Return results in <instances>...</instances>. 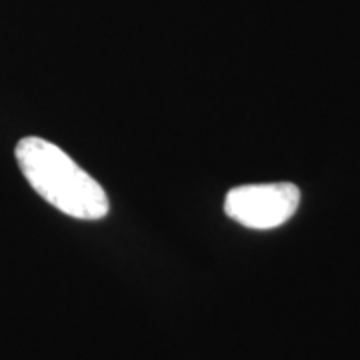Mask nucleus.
<instances>
[{
    "mask_svg": "<svg viewBox=\"0 0 360 360\" xmlns=\"http://www.w3.org/2000/svg\"><path fill=\"white\" fill-rule=\"evenodd\" d=\"M16 162L28 184L49 205L78 220H101L108 214V196L56 144L40 136H26L16 144Z\"/></svg>",
    "mask_w": 360,
    "mask_h": 360,
    "instance_id": "f257e3e1",
    "label": "nucleus"
},
{
    "mask_svg": "<svg viewBox=\"0 0 360 360\" xmlns=\"http://www.w3.org/2000/svg\"><path fill=\"white\" fill-rule=\"evenodd\" d=\"M298 205L300 191L292 182L245 184L226 194L224 212L246 229L270 231L290 220Z\"/></svg>",
    "mask_w": 360,
    "mask_h": 360,
    "instance_id": "f03ea898",
    "label": "nucleus"
}]
</instances>
